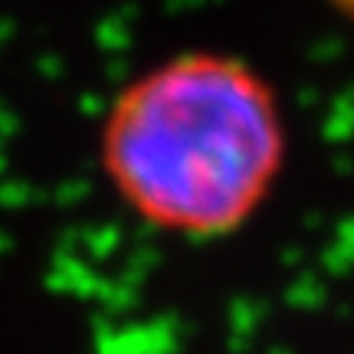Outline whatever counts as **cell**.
Masks as SVG:
<instances>
[{
	"mask_svg": "<svg viewBox=\"0 0 354 354\" xmlns=\"http://www.w3.org/2000/svg\"><path fill=\"white\" fill-rule=\"evenodd\" d=\"M99 158L118 201L148 227L216 240L272 194L286 118L276 88L246 59L190 50L115 95Z\"/></svg>",
	"mask_w": 354,
	"mask_h": 354,
	"instance_id": "1",
	"label": "cell"
}]
</instances>
